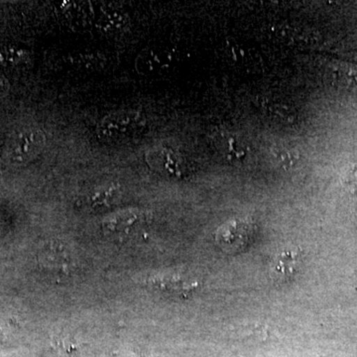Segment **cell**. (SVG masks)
I'll return each instance as SVG.
<instances>
[{"mask_svg": "<svg viewBox=\"0 0 357 357\" xmlns=\"http://www.w3.org/2000/svg\"><path fill=\"white\" fill-rule=\"evenodd\" d=\"M321 77L333 88L357 89V66L340 61H326L321 67Z\"/></svg>", "mask_w": 357, "mask_h": 357, "instance_id": "obj_3", "label": "cell"}, {"mask_svg": "<svg viewBox=\"0 0 357 357\" xmlns=\"http://www.w3.org/2000/svg\"><path fill=\"white\" fill-rule=\"evenodd\" d=\"M146 121L136 110L122 109L110 112L98 122L96 132L105 142L119 143L132 139L142 132Z\"/></svg>", "mask_w": 357, "mask_h": 357, "instance_id": "obj_2", "label": "cell"}, {"mask_svg": "<svg viewBox=\"0 0 357 357\" xmlns=\"http://www.w3.org/2000/svg\"><path fill=\"white\" fill-rule=\"evenodd\" d=\"M145 220H146L145 213L131 208V210L121 211L109 215L103 222V227L110 231H121V230L133 229L135 225H139Z\"/></svg>", "mask_w": 357, "mask_h": 357, "instance_id": "obj_9", "label": "cell"}, {"mask_svg": "<svg viewBox=\"0 0 357 357\" xmlns=\"http://www.w3.org/2000/svg\"><path fill=\"white\" fill-rule=\"evenodd\" d=\"M215 145L222 158L231 163L243 161L248 154V142L234 131H220L215 135Z\"/></svg>", "mask_w": 357, "mask_h": 357, "instance_id": "obj_5", "label": "cell"}, {"mask_svg": "<svg viewBox=\"0 0 357 357\" xmlns=\"http://www.w3.org/2000/svg\"><path fill=\"white\" fill-rule=\"evenodd\" d=\"M298 258L293 252H284L277 260L275 273L278 278L286 279L292 277L297 270Z\"/></svg>", "mask_w": 357, "mask_h": 357, "instance_id": "obj_12", "label": "cell"}, {"mask_svg": "<svg viewBox=\"0 0 357 357\" xmlns=\"http://www.w3.org/2000/svg\"><path fill=\"white\" fill-rule=\"evenodd\" d=\"M121 197L119 185H103L89 192L86 196V204L93 208H107L119 202Z\"/></svg>", "mask_w": 357, "mask_h": 357, "instance_id": "obj_10", "label": "cell"}, {"mask_svg": "<svg viewBox=\"0 0 357 357\" xmlns=\"http://www.w3.org/2000/svg\"><path fill=\"white\" fill-rule=\"evenodd\" d=\"M146 162L150 168L164 175L177 176L182 171V160L168 148L155 147L148 150Z\"/></svg>", "mask_w": 357, "mask_h": 357, "instance_id": "obj_7", "label": "cell"}, {"mask_svg": "<svg viewBox=\"0 0 357 357\" xmlns=\"http://www.w3.org/2000/svg\"><path fill=\"white\" fill-rule=\"evenodd\" d=\"M270 153L274 163L283 169L294 168L300 160L299 151L287 143H276L271 147Z\"/></svg>", "mask_w": 357, "mask_h": 357, "instance_id": "obj_11", "label": "cell"}, {"mask_svg": "<svg viewBox=\"0 0 357 357\" xmlns=\"http://www.w3.org/2000/svg\"><path fill=\"white\" fill-rule=\"evenodd\" d=\"M130 25L128 14L119 9H105L98 14L95 26L103 34H119L126 32Z\"/></svg>", "mask_w": 357, "mask_h": 357, "instance_id": "obj_8", "label": "cell"}, {"mask_svg": "<svg viewBox=\"0 0 357 357\" xmlns=\"http://www.w3.org/2000/svg\"><path fill=\"white\" fill-rule=\"evenodd\" d=\"M252 234L253 225L248 220H232L218 230L217 241L222 248L234 250L243 248Z\"/></svg>", "mask_w": 357, "mask_h": 357, "instance_id": "obj_4", "label": "cell"}, {"mask_svg": "<svg viewBox=\"0 0 357 357\" xmlns=\"http://www.w3.org/2000/svg\"><path fill=\"white\" fill-rule=\"evenodd\" d=\"M171 61L172 57L169 52L158 47H148L136 57L134 67L142 76H154L168 69Z\"/></svg>", "mask_w": 357, "mask_h": 357, "instance_id": "obj_6", "label": "cell"}, {"mask_svg": "<svg viewBox=\"0 0 357 357\" xmlns=\"http://www.w3.org/2000/svg\"><path fill=\"white\" fill-rule=\"evenodd\" d=\"M44 131L37 128H24L14 131L7 138L3 158L9 165L23 167L38 158L46 147Z\"/></svg>", "mask_w": 357, "mask_h": 357, "instance_id": "obj_1", "label": "cell"}, {"mask_svg": "<svg viewBox=\"0 0 357 357\" xmlns=\"http://www.w3.org/2000/svg\"><path fill=\"white\" fill-rule=\"evenodd\" d=\"M9 89V83L8 81L2 76V75H0V98H2V96H4L6 95L7 91H8Z\"/></svg>", "mask_w": 357, "mask_h": 357, "instance_id": "obj_13", "label": "cell"}]
</instances>
